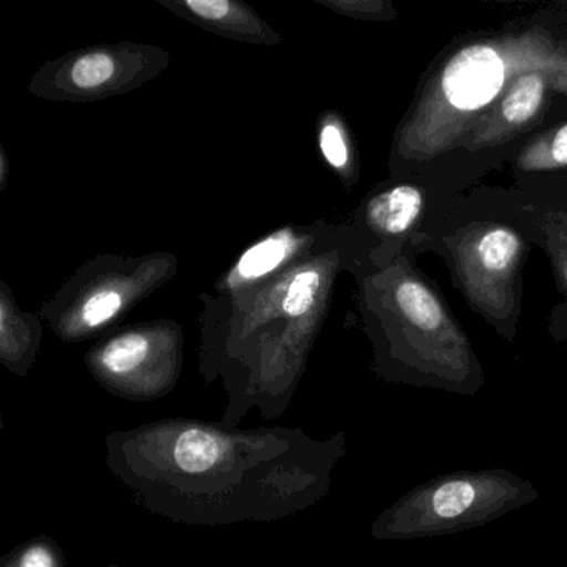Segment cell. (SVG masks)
<instances>
[{
    "mask_svg": "<svg viewBox=\"0 0 567 567\" xmlns=\"http://www.w3.org/2000/svg\"><path fill=\"white\" fill-rule=\"evenodd\" d=\"M424 210L423 192L414 185H396L371 198L368 224L384 237H400L414 227Z\"/></svg>",
    "mask_w": 567,
    "mask_h": 567,
    "instance_id": "52a82bcc",
    "label": "cell"
},
{
    "mask_svg": "<svg viewBox=\"0 0 567 567\" xmlns=\"http://www.w3.org/2000/svg\"><path fill=\"white\" fill-rule=\"evenodd\" d=\"M0 567H68V560L58 540L38 536L4 554Z\"/></svg>",
    "mask_w": 567,
    "mask_h": 567,
    "instance_id": "8fae6325",
    "label": "cell"
},
{
    "mask_svg": "<svg viewBox=\"0 0 567 567\" xmlns=\"http://www.w3.org/2000/svg\"><path fill=\"white\" fill-rule=\"evenodd\" d=\"M461 287L471 305L513 338L514 284L523 260V240L503 225L474 228L453 247Z\"/></svg>",
    "mask_w": 567,
    "mask_h": 567,
    "instance_id": "5b68a950",
    "label": "cell"
},
{
    "mask_svg": "<svg viewBox=\"0 0 567 567\" xmlns=\"http://www.w3.org/2000/svg\"><path fill=\"white\" fill-rule=\"evenodd\" d=\"M539 489L509 470L453 471L414 486L371 526L378 540L447 536L486 526L534 503Z\"/></svg>",
    "mask_w": 567,
    "mask_h": 567,
    "instance_id": "277c9868",
    "label": "cell"
},
{
    "mask_svg": "<svg viewBox=\"0 0 567 567\" xmlns=\"http://www.w3.org/2000/svg\"><path fill=\"white\" fill-rule=\"evenodd\" d=\"M109 567H118V566H109Z\"/></svg>",
    "mask_w": 567,
    "mask_h": 567,
    "instance_id": "44dd1931",
    "label": "cell"
},
{
    "mask_svg": "<svg viewBox=\"0 0 567 567\" xmlns=\"http://www.w3.org/2000/svg\"><path fill=\"white\" fill-rule=\"evenodd\" d=\"M124 307V298L118 291L104 290L97 295H92L82 308L79 315V324L75 334L87 333V331L97 330L104 324L111 323L118 311Z\"/></svg>",
    "mask_w": 567,
    "mask_h": 567,
    "instance_id": "9a60e30c",
    "label": "cell"
},
{
    "mask_svg": "<svg viewBox=\"0 0 567 567\" xmlns=\"http://www.w3.org/2000/svg\"><path fill=\"white\" fill-rule=\"evenodd\" d=\"M331 8L347 12L351 16H367V18L383 19L394 16L390 4L374 2V0H361V2H333Z\"/></svg>",
    "mask_w": 567,
    "mask_h": 567,
    "instance_id": "e0dca14e",
    "label": "cell"
},
{
    "mask_svg": "<svg viewBox=\"0 0 567 567\" xmlns=\"http://www.w3.org/2000/svg\"><path fill=\"white\" fill-rule=\"evenodd\" d=\"M181 6L192 18L207 25L235 31H240L241 28L251 29V25H255L254 19L241 12L240 6L231 4L228 0H187Z\"/></svg>",
    "mask_w": 567,
    "mask_h": 567,
    "instance_id": "4fadbf2b",
    "label": "cell"
},
{
    "mask_svg": "<svg viewBox=\"0 0 567 567\" xmlns=\"http://www.w3.org/2000/svg\"><path fill=\"white\" fill-rule=\"evenodd\" d=\"M347 456V433L240 430L190 417L152 421L105 437V463L155 516L187 526L275 523L323 501Z\"/></svg>",
    "mask_w": 567,
    "mask_h": 567,
    "instance_id": "6da1fadb",
    "label": "cell"
},
{
    "mask_svg": "<svg viewBox=\"0 0 567 567\" xmlns=\"http://www.w3.org/2000/svg\"><path fill=\"white\" fill-rule=\"evenodd\" d=\"M393 320L377 344L374 370L383 380L474 396L484 371L460 324L420 278L394 281Z\"/></svg>",
    "mask_w": 567,
    "mask_h": 567,
    "instance_id": "3957f363",
    "label": "cell"
},
{
    "mask_svg": "<svg viewBox=\"0 0 567 567\" xmlns=\"http://www.w3.org/2000/svg\"><path fill=\"white\" fill-rule=\"evenodd\" d=\"M320 151L331 168L344 172L350 165V148L343 128L338 122L328 121L321 125Z\"/></svg>",
    "mask_w": 567,
    "mask_h": 567,
    "instance_id": "2e32d148",
    "label": "cell"
},
{
    "mask_svg": "<svg viewBox=\"0 0 567 567\" xmlns=\"http://www.w3.org/2000/svg\"><path fill=\"white\" fill-rule=\"evenodd\" d=\"M2 188H4L6 185V175H8V157H6L4 152H2Z\"/></svg>",
    "mask_w": 567,
    "mask_h": 567,
    "instance_id": "ffe728a7",
    "label": "cell"
},
{
    "mask_svg": "<svg viewBox=\"0 0 567 567\" xmlns=\"http://www.w3.org/2000/svg\"><path fill=\"white\" fill-rule=\"evenodd\" d=\"M530 71L567 72V44L544 29L511 32L457 49L424 85L396 142L408 162H426L466 142L507 85Z\"/></svg>",
    "mask_w": 567,
    "mask_h": 567,
    "instance_id": "7a4b0ae2",
    "label": "cell"
},
{
    "mask_svg": "<svg viewBox=\"0 0 567 567\" xmlns=\"http://www.w3.org/2000/svg\"><path fill=\"white\" fill-rule=\"evenodd\" d=\"M39 333L18 313H9L8 305H2L0 320V358L2 363L19 377L31 370L38 353Z\"/></svg>",
    "mask_w": 567,
    "mask_h": 567,
    "instance_id": "ba28073f",
    "label": "cell"
},
{
    "mask_svg": "<svg viewBox=\"0 0 567 567\" xmlns=\"http://www.w3.org/2000/svg\"><path fill=\"white\" fill-rule=\"evenodd\" d=\"M553 334L556 340L567 341V315H564L559 321H556L553 328Z\"/></svg>",
    "mask_w": 567,
    "mask_h": 567,
    "instance_id": "ac0fdd59",
    "label": "cell"
},
{
    "mask_svg": "<svg viewBox=\"0 0 567 567\" xmlns=\"http://www.w3.org/2000/svg\"><path fill=\"white\" fill-rule=\"evenodd\" d=\"M295 248L290 231H280L248 248L235 265L231 280L254 281L277 270Z\"/></svg>",
    "mask_w": 567,
    "mask_h": 567,
    "instance_id": "9c48e42d",
    "label": "cell"
},
{
    "mask_svg": "<svg viewBox=\"0 0 567 567\" xmlns=\"http://www.w3.org/2000/svg\"><path fill=\"white\" fill-rule=\"evenodd\" d=\"M557 270H559L560 280L567 288V248L557 254Z\"/></svg>",
    "mask_w": 567,
    "mask_h": 567,
    "instance_id": "d6986e66",
    "label": "cell"
},
{
    "mask_svg": "<svg viewBox=\"0 0 567 567\" xmlns=\"http://www.w3.org/2000/svg\"><path fill=\"white\" fill-rule=\"evenodd\" d=\"M117 61L111 52H91L72 62L69 78L79 91L92 92L105 87L117 74Z\"/></svg>",
    "mask_w": 567,
    "mask_h": 567,
    "instance_id": "7c38bea8",
    "label": "cell"
},
{
    "mask_svg": "<svg viewBox=\"0 0 567 567\" xmlns=\"http://www.w3.org/2000/svg\"><path fill=\"white\" fill-rule=\"evenodd\" d=\"M523 171H550L567 167V124L534 141L517 161Z\"/></svg>",
    "mask_w": 567,
    "mask_h": 567,
    "instance_id": "30bf717a",
    "label": "cell"
},
{
    "mask_svg": "<svg viewBox=\"0 0 567 567\" xmlns=\"http://www.w3.org/2000/svg\"><path fill=\"white\" fill-rule=\"evenodd\" d=\"M87 363L95 380L115 396L152 401L177 384L181 351L174 338L128 331L92 350Z\"/></svg>",
    "mask_w": 567,
    "mask_h": 567,
    "instance_id": "8992f818",
    "label": "cell"
},
{
    "mask_svg": "<svg viewBox=\"0 0 567 567\" xmlns=\"http://www.w3.org/2000/svg\"><path fill=\"white\" fill-rule=\"evenodd\" d=\"M321 277L317 270L298 271L281 300V310L290 318H300L313 307L320 291Z\"/></svg>",
    "mask_w": 567,
    "mask_h": 567,
    "instance_id": "5bb4252c",
    "label": "cell"
}]
</instances>
